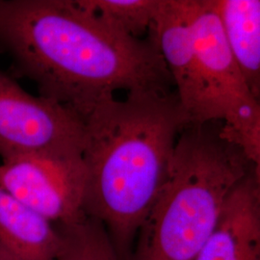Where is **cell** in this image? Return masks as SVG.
I'll list each match as a JSON object with an SVG mask.
<instances>
[{
  "label": "cell",
  "mask_w": 260,
  "mask_h": 260,
  "mask_svg": "<svg viewBox=\"0 0 260 260\" xmlns=\"http://www.w3.org/2000/svg\"><path fill=\"white\" fill-rule=\"evenodd\" d=\"M84 123L85 214L103 225L120 260H129L189 122L176 93L146 91L104 101Z\"/></svg>",
  "instance_id": "7a4b0ae2"
},
{
  "label": "cell",
  "mask_w": 260,
  "mask_h": 260,
  "mask_svg": "<svg viewBox=\"0 0 260 260\" xmlns=\"http://www.w3.org/2000/svg\"><path fill=\"white\" fill-rule=\"evenodd\" d=\"M0 47L41 96L82 120L118 91L170 92L154 41L126 36L80 0H0Z\"/></svg>",
  "instance_id": "6da1fadb"
},
{
  "label": "cell",
  "mask_w": 260,
  "mask_h": 260,
  "mask_svg": "<svg viewBox=\"0 0 260 260\" xmlns=\"http://www.w3.org/2000/svg\"><path fill=\"white\" fill-rule=\"evenodd\" d=\"M58 228L63 236L58 260H120L103 225L92 218Z\"/></svg>",
  "instance_id": "7c38bea8"
},
{
  "label": "cell",
  "mask_w": 260,
  "mask_h": 260,
  "mask_svg": "<svg viewBox=\"0 0 260 260\" xmlns=\"http://www.w3.org/2000/svg\"><path fill=\"white\" fill-rule=\"evenodd\" d=\"M87 9L122 34L145 39L161 0H80Z\"/></svg>",
  "instance_id": "8fae6325"
},
{
  "label": "cell",
  "mask_w": 260,
  "mask_h": 260,
  "mask_svg": "<svg viewBox=\"0 0 260 260\" xmlns=\"http://www.w3.org/2000/svg\"><path fill=\"white\" fill-rule=\"evenodd\" d=\"M208 124V123H207ZM205 125H189L167 182L140 229L129 260H194L234 189L251 172L241 149Z\"/></svg>",
  "instance_id": "3957f363"
},
{
  "label": "cell",
  "mask_w": 260,
  "mask_h": 260,
  "mask_svg": "<svg viewBox=\"0 0 260 260\" xmlns=\"http://www.w3.org/2000/svg\"><path fill=\"white\" fill-rule=\"evenodd\" d=\"M0 246L17 260H58L63 236L0 184Z\"/></svg>",
  "instance_id": "9c48e42d"
},
{
  "label": "cell",
  "mask_w": 260,
  "mask_h": 260,
  "mask_svg": "<svg viewBox=\"0 0 260 260\" xmlns=\"http://www.w3.org/2000/svg\"><path fill=\"white\" fill-rule=\"evenodd\" d=\"M196 58L211 121H236L258 104L228 43L214 0H190Z\"/></svg>",
  "instance_id": "8992f818"
},
{
  "label": "cell",
  "mask_w": 260,
  "mask_h": 260,
  "mask_svg": "<svg viewBox=\"0 0 260 260\" xmlns=\"http://www.w3.org/2000/svg\"><path fill=\"white\" fill-rule=\"evenodd\" d=\"M194 260H260V187L251 172L234 189Z\"/></svg>",
  "instance_id": "ba28073f"
},
{
  "label": "cell",
  "mask_w": 260,
  "mask_h": 260,
  "mask_svg": "<svg viewBox=\"0 0 260 260\" xmlns=\"http://www.w3.org/2000/svg\"><path fill=\"white\" fill-rule=\"evenodd\" d=\"M86 181L83 155L32 153L0 162V184L56 225L77 223L87 216Z\"/></svg>",
  "instance_id": "5b68a950"
},
{
  "label": "cell",
  "mask_w": 260,
  "mask_h": 260,
  "mask_svg": "<svg viewBox=\"0 0 260 260\" xmlns=\"http://www.w3.org/2000/svg\"><path fill=\"white\" fill-rule=\"evenodd\" d=\"M221 135L237 146L250 162L260 187V106L257 105L231 123L223 124Z\"/></svg>",
  "instance_id": "4fadbf2b"
},
{
  "label": "cell",
  "mask_w": 260,
  "mask_h": 260,
  "mask_svg": "<svg viewBox=\"0 0 260 260\" xmlns=\"http://www.w3.org/2000/svg\"><path fill=\"white\" fill-rule=\"evenodd\" d=\"M148 35L167 67L189 125L212 122L196 58L190 0H161Z\"/></svg>",
  "instance_id": "52a82bcc"
},
{
  "label": "cell",
  "mask_w": 260,
  "mask_h": 260,
  "mask_svg": "<svg viewBox=\"0 0 260 260\" xmlns=\"http://www.w3.org/2000/svg\"><path fill=\"white\" fill-rule=\"evenodd\" d=\"M85 123L75 112L24 91L0 71V157L83 155Z\"/></svg>",
  "instance_id": "277c9868"
},
{
  "label": "cell",
  "mask_w": 260,
  "mask_h": 260,
  "mask_svg": "<svg viewBox=\"0 0 260 260\" xmlns=\"http://www.w3.org/2000/svg\"><path fill=\"white\" fill-rule=\"evenodd\" d=\"M0 260H17L8 251L0 246Z\"/></svg>",
  "instance_id": "5bb4252c"
},
{
  "label": "cell",
  "mask_w": 260,
  "mask_h": 260,
  "mask_svg": "<svg viewBox=\"0 0 260 260\" xmlns=\"http://www.w3.org/2000/svg\"><path fill=\"white\" fill-rule=\"evenodd\" d=\"M228 43L260 106V0H214Z\"/></svg>",
  "instance_id": "30bf717a"
}]
</instances>
